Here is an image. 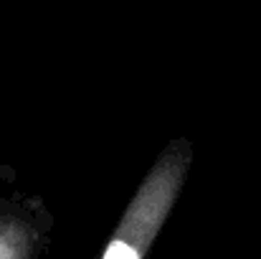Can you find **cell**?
<instances>
[{"instance_id": "cell-1", "label": "cell", "mask_w": 261, "mask_h": 259, "mask_svg": "<svg viewBox=\"0 0 261 259\" xmlns=\"http://www.w3.org/2000/svg\"><path fill=\"white\" fill-rule=\"evenodd\" d=\"M104 259H140V257H137V252H135L129 244H124V242H114V244L107 249Z\"/></svg>"}]
</instances>
